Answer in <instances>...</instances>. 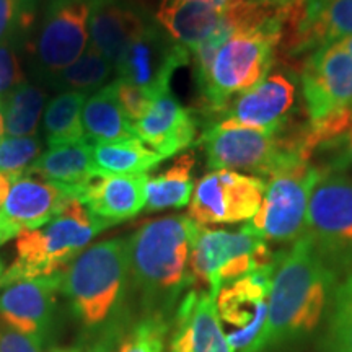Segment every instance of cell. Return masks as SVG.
<instances>
[{"label":"cell","mask_w":352,"mask_h":352,"mask_svg":"<svg viewBox=\"0 0 352 352\" xmlns=\"http://www.w3.org/2000/svg\"><path fill=\"white\" fill-rule=\"evenodd\" d=\"M327 347L329 352H352V272L333 294Z\"/></svg>","instance_id":"cell-31"},{"label":"cell","mask_w":352,"mask_h":352,"mask_svg":"<svg viewBox=\"0 0 352 352\" xmlns=\"http://www.w3.org/2000/svg\"><path fill=\"white\" fill-rule=\"evenodd\" d=\"M189 63V50L158 23L148 21L114 65L118 78L145 88L158 98L168 94L175 72Z\"/></svg>","instance_id":"cell-13"},{"label":"cell","mask_w":352,"mask_h":352,"mask_svg":"<svg viewBox=\"0 0 352 352\" xmlns=\"http://www.w3.org/2000/svg\"><path fill=\"white\" fill-rule=\"evenodd\" d=\"M23 175L67 188L78 199L82 188L95 175L94 145L87 139L54 145L43 152Z\"/></svg>","instance_id":"cell-23"},{"label":"cell","mask_w":352,"mask_h":352,"mask_svg":"<svg viewBox=\"0 0 352 352\" xmlns=\"http://www.w3.org/2000/svg\"><path fill=\"white\" fill-rule=\"evenodd\" d=\"M305 235L333 271L352 266V178L321 170L308 204Z\"/></svg>","instance_id":"cell-9"},{"label":"cell","mask_w":352,"mask_h":352,"mask_svg":"<svg viewBox=\"0 0 352 352\" xmlns=\"http://www.w3.org/2000/svg\"><path fill=\"white\" fill-rule=\"evenodd\" d=\"M201 145L212 170H232L263 179L300 157L290 148L287 139L280 138V132L248 129L223 121L204 131Z\"/></svg>","instance_id":"cell-8"},{"label":"cell","mask_w":352,"mask_h":352,"mask_svg":"<svg viewBox=\"0 0 352 352\" xmlns=\"http://www.w3.org/2000/svg\"><path fill=\"white\" fill-rule=\"evenodd\" d=\"M0 274H2V267H0Z\"/></svg>","instance_id":"cell-44"},{"label":"cell","mask_w":352,"mask_h":352,"mask_svg":"<svg viewBox=\"0 0 352 352\" xmlns=\"http://www.w3.org/2000/svg\"><path fill=\"white\" fill-rule=\"evenodd\" d=\"M341 44L342 47H344V50L349 52V54L352 56V36H349V38H344V39H341V41H338Z\"/></svg>","instance_id":"cell-40"},{"label":"cell","mask_w":352,"mask_h":352,"mask_svg":"<svg viewBox=\"0 0 352 352\" xmlns=\"http://www.w3.org/2000/svg\"><path fill=\"white\" fill-rule=\"evenodd\" d=\"M296 82L284 72H270L227 104L220 121L248 129L280 132L296 104Z\"/></svg>","instance_id":"cell-16"},{"label":"cell","mask_w":352,"mask_h":352,"mask_svg":"<svg viewBox=\"0 0 352 352\" xmlns=\"http://www.w3.org/2000/svg\"><path fill=\"white\" fill-rule=\"evenodd\" d=\"M300 82L308 121L352 114V56L340 43L311 52L303 64Z\"/></svg>","instance_id":"cell-14"},{"label":"cell","mask_w":352,"mask_h":352,"mask_svg":"<svg viewBox=\"0 0 352 352\" xmlns=\"http://www.w3.org/2000/svg\"><path fill=\"white\" fill-rule=\"evenodd\" d=\"M7 135L32 138L36 135L39 120L46 104V91L34 83L23 82L0 101Z\"/></svg>","instance_id":"cell-29"},{"label":"cell","mask_w":352,"mask_h":352,"mask_svg":"<svg viewBox=\"0 0 352 352\" xmlns=\"http://www.w3.org/2000/svg\"><path fill=\"white\" fill-rule=\"evenodd\" d=\"M349 36H352V0H321L300 28L283 41V46L292 54H300Z\"/></svg>","instance_id":"cell-24"},{"label":"cell","mask_w":352,"mask_h":352,"mask_svg":"<svg viewBox=\"0 0 352 352\" xmlns=\"http://www.w3.org/2000/svg\"><path fill=\"white\" fill-rule=\"evenodd\" d=\"M147 173L139 175H98L95 173L82 188L78 201L95 217L111 226L135 217L145 209Z\"/></svg>","instance_id":"cell-19"},{"label":"cell","mask_w":352,"mask_h":352,"mask_svg":"<svg viewBox=\"0 0 352 352\" xmlns=\"http://www.w3.org/2000/svg\"><path fill=\"white\" fill-rule=\"evenodd\" d=\"M323 152L329 151L331 157L324 165V171H334V173H342V171L352 168V127L341 138H338L334 142L321 148Z\"/></svg>","instance_id":"cell-37"},{"label":"cell","mask_w":352,"mask_h":352,"mask_svg":"<svg viewBox=\"0 0 352 352\" xmlns=\"http://www.w3.org/2000/svg\"><path fill=\"white\" fill-rule=\"evenodd\" d=\"M139 139L164 158L186 151L196 139V120L192 113L168 94L158 96L142 120L135 122Z\"/></svg>","instance_id":"cell-20"},{"label":"cell","mask_w":352,"mask_h":352,"mask_svg":"<svg viewBox=\"0 0 352 352\" xmlns=\"http://www.w3.org/2000/svg\"><path fill=\"white\" fill-rule=\"evenodd\" d=\"M267 241L252 223L236 232L214 230L197 223L192 236L189 271L192 283L206 285L214 297L223 285L276 263Z\"/></svg>","instance_id":"cell-6"},{"label":"cell","mask_w":352,"mask_h":352,"mask_svg":"<svg viewBox=\"0 0 352 352\" xmlns=\"http://www.w3.org/2000/svg\"><path fill=\"white\" fill-rule=\"evenodd\" d=\"M197 223L189 215L148 220L127 239L129 276L148 307H171L192 284L189 271Z\"/></svg>","instance_id":"cell-2"},{"label":"cell","mask_w":352,"mask_h":352,"mask_svg":"<svg viewBox=\"0 0 352 352\" xmlns=\"http://www.w3.org/2000/svg\"><path fill=\"white\" fill-rule=\"evenodd\" d=\"M59 290L60 274L3 285L0 294V321L15 331L44 341Z\"/></svg>","instance_id":"cell-17"},{"label":"cell","mask_w":352,"mask_h":352,"mask_svg":"<svg viewBox=\"0 0 352 352\" xmlns=\"http://www.w3.org/2000/svg\"><path fill=\"white\" fill-rule=\"evenodd\" d=\"M147 23L142 12L124 0H90V47L116 65L129 43Z\"/></svg>","instance_id":"cell-21"},{"label":"cell","mask_w":352,"mask_h":352,"mask_svg":"<svg viewBox=\"0 0 352 352\" xmlns=\"http://www.w3.org/2000/svg\"><path fill=\"white\" fill-rule=\"evenodd\" d=\"M127 277V239L98 241L60 272V292L83 327L98 328L121 300Z\"/></svg>","instance_id":"cell-4"},{"label":"cell","mask_w":352,"mask_h":352,"mask_svg":"<svg viewBox=\"0 0 352 352\" xmlns=\"http://www.w3.org/2000/svg\"><path fill=\"white\" fill-rule=\"evenodd\" d=\"M90 0H51L36 36L26 44L34 77L43 83L70 65L88 47Z\"/></svg>","instance_id":"cell-11"},{"label":"cell","mask_w":352,"mask_h":352,"mask_svg":"<svg viewBox=\"0 0 352 352\" xmlns=\"http://www.w3.org/2000/svg\"><path fill=\"white\" fill-rule=\"evenodd\" d=\"M165 158L142 140L94 145V166L98 175H139L155 168Z\"/></svg>","instance_id":"cell-27"},{"label":"cell","mask_w":352,"mask_h":352,"mask_svg":"<svg viewBox=\"0 0 352 352\" xmlns=\"http://www.w3.org/2000/svg\"><path fill=\"white\" fill-rule=\"evenodd\" d=\"M108 227L111 223L95 217L77 197H70L46 226L16 236L15 261L0 277V285L60 274Z\"/></svg>","instance_id":"cell-3"},{"label":"cell","mask_w":352,"mask_h":352,"mask_svg":"<svg viewBox=\"0 0 352 352\" xmlns=\"http://www.w3.org/2000/svg\"><path fill=\"white\" fill-rule=\"evenodd\" d=\"M88 96L90 95L82 91H64L47 103L44 109L43 132L50 147L85 139L82 111Z\"/></svg>","instance_id":"cell-28"},{"label":"cell","mask_w":352,"mask_h":352,"mask_svg":"<svg viewBox=\"0 0 352 352\" xmlns=\"http://www.w3.org/2000/svg\"><path fill=\"white\" fill-rule=\"evenodd\" d=\"M70 197L77 196L67 188L21 175L13 182L6 204L0 209V246L21 232L46 226Z\"/></svg>","instance_id":"cell-15"},{"label":"cell","mask_w":352,"mask_h":352,"mask_svg":"<svg viewBox=\"0 0 352 352\" xmlns=\"http://www.w3.org/2000/svg\"><path fill=\"white\" fill-rule=\"evenodd\" d=\"M196 157L192 152L183 153L162 173L148 176L145 186V210L158 212L165 209H179L191 202L195 192L192 170Z\"/></svg>","instance_id":"cell-26"},{"label":"cell","mask_w":352,"mask_h":352,"mask_svg":"<svg viewBox=\"0 0 352 352\" xmlns=\"http://www.w3.org/2000/svg\"><path fill=\"white\" fill-rule=\"evenodd\" d=\"M25 82V72L19 59V47L0 44V101Z\"/></svg>","instance_id":"cell-36"},{"label":"cell","mask_w":352,"mask_h":352,"mask_svg":"<svg viewBox=\"0 0 352 352\" xmlns=\"http://www.w3.org/2000/svg\"><path fill=\"white\" fill-rule=\"evenodd\" d=\"M266 179L232 170H214L197 182L188 215L199 226L252 220L261 208Z\"/></svg>","instance_id":"cell-12"},{"label":"cell","mask_w":352,"mask_h":352,"mask_svg":"<svg viewBox=\"0 0 352 352\" xmlns=\"http://www.w3.org/2000/svg\"><path fill=\"white\" fill-rule=\"evenodd\" d=\"M82 126L87 140L95 144L140 140L134 122L122 109L114 82L88 96L82 111Z\"/></svg>","instance_id":"cell-25"},{"label":"cell","mask_w":352,"mask_h":352,"mask_svg":"<svg viewBox=\"0 0 352 352\" xmlns=\"http://www.w3.org/2000/svg\"><path fill=\"white\" fill-rule=\"evenodd\" d=\"M226 6L208 0H162L157 23L176 43L195 51L223 23Z\"/></svg>","instance_id":"cell-22"},{"label":"cell","mask_w":352,"mask_h":352,"mask_svg":"<svg viewBox=\"0 0 352 352\" xmlns=\"http://www.w3.org/2000/svg\"><path fill=\"white\" fill-rule=\"evenodd\" d=\"M283 38L284 23L280 19L233 32L215 54L208 82L201 88L202 101L209 111L220 114L233 96L267 77Z\"/></svg>","instance_id":"cell-5"},{"label":"cell","mask_w":352,"mask_h":352,"mask_svg":"<svg viewBox=\"0 0 352 352\" xmlns=\"http://www.w3.org/2000/svg\"><path fill=\"white\" fill-rule=\"evenodd\" d=\"M113 82L114 87H116V96L120 100L122 109H124L127 118L135 124L148 113V109L152 108L153 101L157 98L145 88L132 85V83L121 80V78H116Z\"/></svg>","instance_id":"cell-35"},{"label":"cell","mask_w":352,"mask_h":352,"mask_svg":"<svg viewBox=\"0 0 352 352\" xmlns=\"http://www.w3.org/2000/svg\"><path fill=\"white\" fill-rule=\"evenodd\" d=\"M320 175L321 168L310 160L296 157L267 178L261 208L250 222L264 240L287 243L305 233L308 204Z\"/></svg>","instance_id":"cell-7"},{"label":"cell","mask_w":352,"mask_h":352,"mask_svg":"<svg viewBox=\"0 0 352 352\" xmlns=\"http://www.w3.org/2000/svg\"><path fill=\"white\" fill-rule=\"evenodd\" d=\"M114 72V65L107 57L96 52L94 47L88 46L87 51L78 57L76 63L59 70L54 76L47 78L46 85L51 90L59 91H82L90 95L91 91H98L103 88L104 82Z\"/></svg>","instance_id":"cell-30"},{"label":"cell","mask_w":352,"mask_h":352,"mask_svg":"<svg viewBox=\"0 0 352 352\" xmlns=\"http://www.w3.org/2000/svg\"><path fill=\"white\" fill-rule=\"evenodd\" d=\"M170 352H232L209 290H191L179 303Z\"/></svg>","instance_id":"cell-18"},{"label":"cell","mask_w":352,"mask_h":352,"mask_svg":"<svg viewBox=\"0 0 352 352\" xmlns=\"http://www.w3.org/2000/svg\"><path fill=\"white\" fill-rule=\"evenodd\" d=\"M50 352H77V351H64V349H52Z\"/></svg>","instance_id":"cell-43"},{"label":"cell","mask_w":352,"mask_h":352,"mask_svg":"<svg viewBox=\"0 0 352 352\" xmlns=\"http://www.w3.org/2000/svg\"><path fill=\"white\" fill-rule=\"evenodd\" d=\"M168 321L164 314H151L122 340L118 352H164Z\"/></svg>","instance_id":"cell-34"},{"label":"cell","mask_w":352,"mask_h":352,"mask_svg":"<svg viewBox=\"0 0 352 352\" xmlns=\"http://www.w3.org/2000/svg\"><path fill=\"white\" fill-rule=\"evenodd\" d=\"M43 341L26 336L0 321V352H41Z\"/></svg>","instance_id":"cell-38"},{"label":"cell","mask_w":352,"mask_h":352,"mask_svg":"<svg viewBox=\"0 0 352 352\" xmlns=\"http://www.w3.org/2000/svg\"><path fill=\"white\" fill-rule=\"evenodd\" d=\"M276 263L223 285L215 297L220 328L232 352L264 351L263 341Z\"/></svg>","instance_id":"cell-10"},{"label":"cell","mask_w":352,"mask_h":352,"mask_svg":"<svg viewBox=\"0 0 352 352\" xmlns=\"http://www.w3.org/2000/svg\"><path fill=\"white\" fill-rule=\"evenodd\" d=\"M15 179L12 178V176H8L6 173H2L0 171V209H2V206L6 204L7 197H8V192H10L12 189V184Z\"/></svg>","instance_id":"cell-39"},{"label":"cell","mask_w":352,"mask_h":352,"mask_svg":"<svg viewBox=\"0 0 352 352\" xmlns=\"http://www.w3.org/2000/svg\"><path fill=\"white\" fill-rule=\"evenodd\" d=\"M208 2H214V3H219V6H226L228 0H208Z\"/></svg>","instance_id":"cell-42"},{"label":"cell","mask_w":352,"mask_h":352,"mask_svg":"<svg viewBox=\"0 0 352 352\" xmlns=\"http://www.w3.org/2000/svg\"><path fill=\"white\" fill-rule=\"evenodd\" d=\"M41 153L43 140L38 135L32 138L6 135L0 139V171L12 176L13 179H19Z\"/></svg>","instance_id":"cell-33"},{"label":"cell","mask_w":352,"mask_h":352,"mask_svg":"<svg viewBox=\"0 0 352 352\" xmlns=\"http://www.w3.org/2000/svg\"><path fill=\"white\" fill-rule=\"evenodd\" d=\"M3 131H6V124H3V114H2V104H0V139H2Z\"/></svg>","instance_id":"cell-41"},{"label":"cell","mask_w":352,"mask_h":352,"mask_svg":"<svg viewBox=\"0 0 352 352\" xmlns=\"http://www.w3.org/2000/svg\"><path fill=\"white\" fill-rule=\"evenodd\" d=\"M338 272L316 252L310 236L279 253L270 292L264 349L305 336L318 327L333 300Z\"/></svg>","instance_id":"cell-1"},{"label":"cell","mask_w":352,"mask_h":352,"mask_svg":"<svg viewBox=\"0 0 352 352\" xmlns=\"http://www.w3.org/2000/svg\"><path fill=\"white\" fill-rule=\"evenodd\" d=\"M36 20V0H0V44L23 50Z\"/></svg>","instance_id":"cell-32"}]
</instances>
